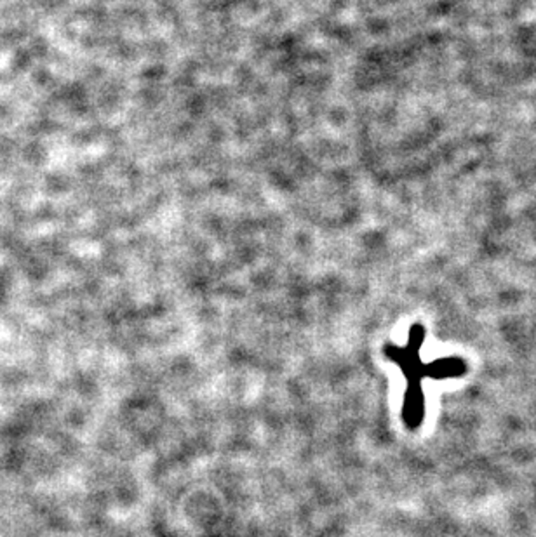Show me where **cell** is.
<instances>
[{
	"label": "cell",
	"mask_w": 536,
	"mask_h": 537,
	"mask_svg": "<svg viewBox=\"0 0 536 537\" xmlns=\"http://www.w3.org/2000/svg\"><path fill=\"white\" fill-rule=\"evenodd\" d=\"M425 327L415 323L410 331V341L406 346L387 344L385 355L396 362L408 379V388L402 403V421L406 428L418 430L425 421V395L421 390L423 379H453L467 374V362L460 357L439 358L432 363H423L420 350L425 341Z\"/></svg>",
	"instance_id": "6da1fadb"
}]
</instances>
